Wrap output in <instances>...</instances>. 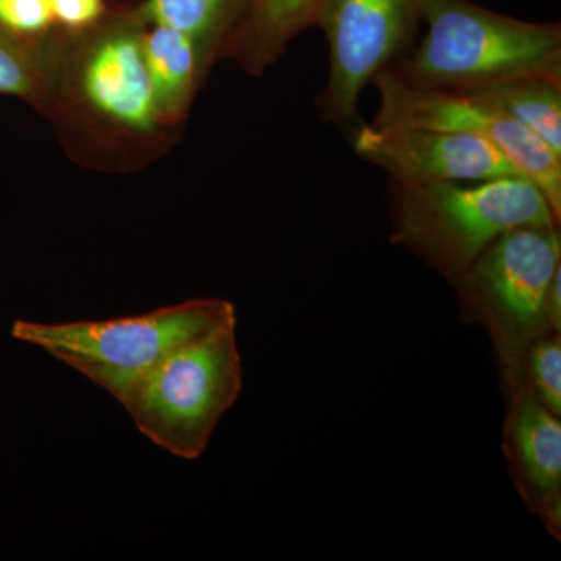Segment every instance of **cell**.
Segmentation results:
<instances>
[{
  "label": "cell",
  "mask_w": 561,
  "mask_h": 561,
  "mask_svg": "<svg viewBox=\"0 0 561 561\" xmlns=\"http://www.w3.org/2000/svg\"><path fill=\"white\" fill-rule=\"evenodd\" d=\"M391 241L456 280L505 232L559 227L545 192L523 175L471 183L398 184Z\"/></svg>",
  "instance_id": "6da1fadb"
},
{
  "label": "cell",
  "mask_w": 561,
  "mask_h": 561,
  "mask_svg": "<svg viewBox=\"0 0 561 561\" xmlns=\"http://www.w3.org/2000/svg\"><path fill=\"white\" fill-rule=\"evenodd\" d=\"M426 35L393 69L426 87L467 91L522 77L561 80V28L515 20L470 0H419Z\"/></svg>",
  "instance_id": "7a4b0ae2"
},
{
  "label": "cell",
  "mask_w": 561,
  "mask_h": 561,
  "mask_svg": "<svg viewBox=\"0 0 561 561\" xmlns=\"http://www.w3.org/2000/svg\"><path fill=\"white\" fill-rule=\"evenodd\" d=\"M232 321V302L201 298L119 319L68 323L14 320L11 337L46 351L122 404L173 351Z\"/></svg>",
  "instance_id": "3957f363"
},
{
  "label": "cell",
  "mask_w": 561,
  "mask_h": 561,
  "mask_svg": "<svg viewBox=\"0 0 561 561\" xmlns=\"http://www.w3.org/2000/svg\"><path fill=\"white\" fill-rule=\"evenodd\" d=\"M560 271L559 227H523L502 234L454 280L468 319L489 331L505 393L518 386L530 343L553 332L546 302Z\"/></svg>",
  "instance_id": "277c9868"
},
{
  "label": "cell",
  "mask_w": 561,
  "mask_h": 561,
  "mask_svg": "<svg viewBox=\"0 0 561 561\" xmlns=\"http://www.w3.org/2000/svg\"><path fill=\"white\" fill-rule=\"evenodd\" d=\"M236 321L173 351L122 405L158 448L195 460L241 394Z\"/></svg>",
  "instance_id": "5b68a950"
},
{
  "label": "cell",
  "mask_w": 561,
  "mask_h": 561,
  "mask_svg": "<svg viewBox=\"0 0 561 561\" xmlns=\"http://www.w3.org/2000/svg\"><path fill=\"white\" fill-rule=\"evenodd\" d=\"M379 111L375 124L468 133L493 144L516 172L534 181L561 217V158L534 133L474 95L405 80L393 69L375 79Z\"/></svg>",
  "instance_id": "8992f818"
},
{
  "label": "cell",
  "mask_w": 561,
  "mask_h": 561,
  "mask_svg": "<svg viewBox=\"0 0 561 561\" xmlns=\"http://www.w3.org/2000/svg\"><path fill=\"white\" fill-rule=\"evenodd\" d=\"M419 21V0H321L316 24L330 46L324 119H356L362 91L412 43Z\"/></svg>",
  "instance_id": "52a82bcc"
},
{
  "label": "cell",
  "mask_w": 561,
  "mask_h": 561,
  "mask_svg": "<svg viewBox=\"0 0 561 561\" xmlns=\"http://www.w3.org/2000/svg\"><path fill=\"white\" fill-rule=\"evenodd\" d=\"M353 146L398 184L471 183L522 175L489 140L468 133L359 125Z\"/></svg>",
  "instance_id": "ba28073f"
},
{
  "label": "cell",
  "mask_w": 561,
  "mask_h": 561,
  "mask_svg": "<svg viewBox=\"0 0 561 561\" xmlns=\"http://www.w3.org/2000/svg\"><path fill=\"white\" fill-rule=\"evenodd\" d=\"M505 459L529 511L553 537L561 534V423L524 387L508 391Z\"/></svg>",
  "instance_id": "9c48e42d"
},
{
  "label": "cell",
  "mask_w": 561,
  "mask_h": 561,
  "mask_svg": "<svg viewBox=\"0 0 561 561\" xmlns=\"http://www.w3.org/2000/svg\"><path fill=\"white\" fill-rule=\"evenodd\" d=\"M135 24H121L92 43L80 69L81 94L101 116L121 127L150 133L161 121Z\"/></svg>",
  "instance_id": "30bf717a"
},
{
  "label": "cell",
  "mask_w": 561,
  "mask_h": 561,
  "mask_svg": "<svg viewBox=\"0 0 561 561\" xmlns=\"http://www.w3.org/2000/svg\"><path fill=\"white\" fill-rule=\"evenodd\" d=\"M321 0H250L225 39V54L260 73L278 60L295 36L316 24Z\"/></svg>",
  "instance_id": "8fae6325"
},
{
  "label": "cell",
  "mask_w": 561,
  "mask_h": 561,
  "mask_svg": "<svg viewBox=\"0 0 561 561\" xmlns=\"http://www.w3.org/2000/svg\"><path fill=\"white\" fill-rule=\"evenodd\" d=\"M142 47L161 121L179 119L206 66L201 51L183 32L157 24L144 32Z\"/></svg>",
  "instance_id": "7c38bea8"
},
{
  "label": "cell",
  "mask_w": 561,
  "mask_h": 561,
  "mask_svg": "<svg viewBox=\"0 0 561 561\" xmlns=\"http://www.w3.org/2000/svg\"><path fill=\"white\" fill-rule=\"evenodd\" d=\"M465 92L507 114L561 158V80L522 77Z\"/></svg>",
  "instance_id": "4fadbf2b"
},
{
  "label": "cell",
  "mask_w": 561,
  "mask_h": 561,
  "mask_svg": "<svg viewBox=\"0 0 561 561\" xmlns=\"http://www.w3.org/2000/svg\"><path fill=\"white\" fill-rule=\"evenodd\" d=\"M249 3L250 0H146L138 14L150 24L168 25L190 36L206 65Z\"/></svg>",
  "instance_id": "5bb4252c"
},
{
  "label": "cell",
  "mask_w": 561,
  "mask_h": 561,
  "mask_svg": "<svg viewBox=\"0 0 561 561\" xmlns=\"http://www.w3.org/2000/svg\"><path fill=\"white\" fill-rule=\"evenodd\" d=\"M39 51L28 38L0 27V94L38 99L46 90V72Z\"/></svg>",
  "instance_id": "9a60e30c"
},
{
  "label": "cell",
  "mask_w": 561,
  "mask_h": 561,
  "mask_svg": "<svg viewBox=\"0 0 561 561\" xmlns=\"http://www.w3.org/2000/svg\"><path fill=\"white\" fill-rule=\"evenodd\" d=\"M518 386L534 394L553 415L561 416V339L559 332H548L530 343L523 356Z\"/></svg>",
  "instance_id": "2e32d148"
},
{
  "label": "cell",
  "mask_w": 561,
  "mask_h": 561,
  "mask_svg": "<svg viewBox=\"0 0 561 561\" xmlns=\"http://www.w3.org/2000/svg\"><path fill=\"white\" fill-rule=\"evenodd\" d=\"M54 24L50 0H0V27L3 31L32 39Z\"/></svg>",
  "instance_id": "e0dca14e"
},
{
  "label": "cell",
  "mask_w": 561,
  "mask_h": 561,
  "mask_svg": "<svg viewBox=\"0 0 561 561\" xmlns=\"http://www.w3.org/2000/svg\"><path fill=\"white\" fill-rule=\"evenodd\" d=\"M55 24L81 32L95 27L105 18V0H50Z\"/></svg>",
  "instance_id": "ac0fdd59"
},
{
  "label": "cell",
  "mask_w": 561,
  "mask_h": 561,
  "mask_svg": "<svg viewBox=\"0 0 561 561\" xmlns=\"http://www.w3.org/2000/svg\"><path fill=\"white\" fill-rule=\"evenodd\" d=\"M546 313H548L549 328L553 332H561V271L557 273L548 294L546 302Z\"/></svg>",
  "instance_id": "d6986e66"
}]
</instances>
